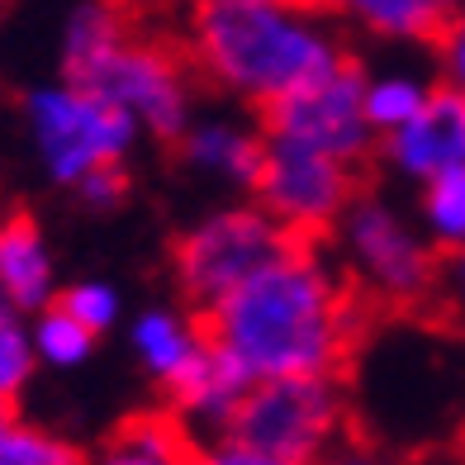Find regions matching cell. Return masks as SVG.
Listing matches in <instances>:
<instances>
[{"mask_svg":"<svg viewBox=\"0 0 465 465\" xmlns=\"http://www.w3.org/2000/svg\"><path fill=\"white\" fill-rule=\"evenodd\" d=\"M200 319L209 342L252 385L285 375H342L361 337V294L351 290L332 247L290 238Z\"/></svg>","mask_w":465,"mask_h":465,"instance_id":"obj_1","label":"cell"},{"mask_svg":"<svg viewBox=\"0 0 465 465\" xmlns=\"http://www.w3.org/2000/svg\"><path fill=\"white\" fill-rule=\"evenodd\" d=\"M351 53L323 0H195L190 67L204 86L266 110L328 76Z\"/></svg>","mask_w":465,"mask_h":465,"instance_id":"obj_2","label":"cell"},{"mask_svg":"<svg viewBox=\"0 0 465 465\" xmlns=\"http://www.w3.org/2000/svg\"><path fill=\"white\" fill-rule=\"evenodd\" d=\"M337 266L347 271L361 304L380 309H418L437 294L441 252L422 232L418 214H404L394 200L361 190L347 214L328 232Z\"/></svg>","mask_w":465,"mask_h":465,"instance_id":"obj_3","label":"cell"},{"mask_svg":"<svg viewBox=\"0 0 465 465\" xmlns=\"http://www.w3.org/2000/svg\"><path fill=\"white\" fill-rule=\"evenodd\" d=\"M25 134L34 162L62 190H76L100 166H129L143 129L91 81L57 76L25 95Z\"/></svg>","mask_w":465,"mask_h":465,"instance_id":"obj_4","label":"cell"},{"mask_svg":"<svg viewBox=\"0 0 465 465\" xmlns=\"http://www.w3.org/2000/svg\"><path fill=\"white\" fill-rule=\"evenodd\" d=\"M228 437L285 465H319L347 441V390L337 375L257 380Z\"/></svg>","mask_w":465,"mask_h":465,"instance_id":"obj_5","label":"cell"},{"mask_svg":"<svg viewBox=\"0 0 465 465\" xmlns=\"http://www.w3.org/2000/svg\"><path fill=\"white\" fill-rule=\"evenodd\" d=\"M285 242H290V232L257 200L204 209L172 247L176 290L185 294L190 309L204 313L228 290H238L252 271H262Z\"/></svg>","mask_w":465,"mask_h":465,"instance_id":"obj_6","label":"cell"},{"mask_svg":"<svg viewBox=\"0 0 465 465\" xmlns=\"http://www.w3.org/2000/svg\"><path fill=\"white\" fill-rule=\"evenodd\" d=\"M356 195H361V166L337 162L328 153H313L304 143L266 138V157H262L257 185H252V200L290 238L323 242Z\"/></svg>","mask_w":465,"mask_h":465,"instance_id":"obj_7","label":"cell"},{"mask_svg":"<svg viewBox=\"0 0 465 465\" xmlns=\"http://www.w3.org/2000/svg\"><path fill=\"white\" fill-rule=\"evenodd\" d=\"M262 129H266V138L304 143L313 153H328L337 162L366 166L380 147V134L371 129V114H366V67L356 57H347L328 76L290 91L276 104H266Z\"/></svg>","mask_w":465,"mask_h":465,"instance_id":"obj_8","label":"cell"},{"mask_svg":"<svg viewBox=\"0 0 465 465\" xmlns=\"http://www.w3.org/2000/svg\"><path fill=\"white\" fill-rule=\"evenodd\" d=\"M100 86L143 134L176 143L195 119V67L153 38H124V44L86 76Z\"/></svg>","mask_w":465,"mask_h":465,"instance_id":"obj_9","label":"cell"},{"mask_svg":"<svg viewBox=\"0 0 465 465\" xmlns=\"http://www.w3.org/2000/svg\"><path fill=\"white\" fill-rule=\"evenodd\" d=\"M375 157L385 162L390 176L409 185H422L441 172H451V166H465V95L437 81L428 104L409 124H399L394 134L380 138Z\"/></svg>","mask_w":465,"mask_h":465,"instance_id":"obj_10","label":"cell"},{"mask_svg":"<svg viewBox=\"0 0 465 465\" xmlns=\"http://www.w3.org/2000/svg\"><path fill=\"white\" fill-rule=\"evenodd\" d=\"M176 153L185 172H195L214 185L252 190L266 157V129H252V124L228 119V114H195L190 129L176 138Z\"/></svg>","mask_w":465,"mask_h":465,"instance_id":"obj_11","label":"cell"},{"mask_svg":"<svg viewBox=\"0 0 465 465\" xmlns=\"http://www.w3.org/2000/svg\"><path fill=\"white\" fill-rule=\"evenodd\" d=\"M200 309H176V304H153L134 313L129 323V351L143 366L147 380H157L162 390H176L181 380L200 366V356L209 351L204 319H195Z\"/></svg>","mask_w":465,"mask_h":465,"instance_id":"obj_12","label":"cell"},{"mask_svg":"<svg viewBox=\"0 0 465 465\" xmlns=\"http://www.w3.org/2000/svg\"><path fill=\"white\" fill-rule=\"evenodd\" d=\"M252 390V380L228 361V356L209 342V351L200 356V366L190 371L176 390H166V409H172L200 441L204 437H223L238 418L242 399Z\"/></svg>","mask_w":465,"mask_h":465,"instance_id":"obj_13","label":"cell"},{"mask_svg":"<svg viewBox=\"0 0 465 465\" xmlns=\"http://www.w3.org/2000/svg\"><path fill=\"white\" fill-rule=\"evenodd\" d=\"M0 290L25 313L57 304V262L48 232L29 214H0Z\"/></svg>","mask_w":465,"mask_h":465,"instance_id":"obj_14","label":"cell"},{"mask_svg":"<svg viewBox=\"0 0 465 465\" xmlns=\"http://www.w3.org/2000/svg\"><path fill=\"white\" fill-rule=\"evenodd\" d=\"M200 437L172 409H147L124 418L119 428L86 451V465H195Z\"/></svg>","mask_w":465,"mask_h":465,"instance_id":"obj_15","label":"cell"},{"mask_svg":"<svg viewBox=\"0 0 465 465\" xmlns=\"http://www.w3.org/2000/svg\"><path fill=\"white\" fill-rule=\"evenodd\" d=\"M342 25L380 44H437L465 0H323Z\"/></svg>","mask_w":465,"mask_h":465,"instance_id":"obj_16","label":"cell"},{"mask_svg":"<svg viewBox=\"0 0 465 465\" xmlns=\"http://www.w3.org/2000/svg\"><path fill=\"white\" fill-rule=\"evenodd\" d=\"M124 38H129V25H124L114 0H76L67 25H62V38H57L62 76L86 81Z\"/></svg>","mask_w":465,"mask_h":465,"instance_id":"obj_17","label":"cell"},{"mask_svg":"<svg viewBox=\"0 0 465 465\" xmlns=\"http://www.w3.org/2000/svg\"><path fill=\"white\" fill-rule=\"evenodd\" d=\"M437 91L432 76H422L413 67H385V72H366V114H371V129L385 138L394 134L399 124H409L428 95Z\"/></svg>","mask_w":465,"mask_h":465,"instance_id":"obj_18","label":"cell"},{"mask_svg":"<svg viewBox=\"0 0 465 465\" xmlns=\"http://www.w3.org/2000/svg\"><path fill=\"white\" fill-rule=\"evenodd\" d=\"M38 375L34 351V313H25L0 290V409H15Z\"/></svg>","mask_w":465,"mask_h":465,"instance_id":"obj_19","label":"cell"},{"mask_svg":"<svg viewBox=\"0 0 465 465\" xmlns=\"http://www.w3.org/2000/svg\"><path fill=\"white\" fill-rule=\"evenodd\" d=\"M418 223L432 238L437 252L465 247V166H451L432 181L418 185Z\"/></svg>","mask_w":465,"mask_h":465,"instance_id":"obj_20","label":"cell"},{"mask_svg":"<svg viewBox=\"0 0 465 465\" xmlns=\"http://www.w3.org/2000/svg\"><path fill=\"white\" fill-rule=\"evenodd\" d=\"M0 465H86V451L72 437L10 409L0 418Z\"/></svg>","mask_w":465,"mask_h":465,"instance_id":"obj_21","label":"cell"},{"mask_svg":"<svg viewBox=\"0 0 465 465\" xmlns=\"http://www.w3.org/2000/svg\"><path fill=\"white\" fill-rule=\"evenodd\" d=\"M95 342L100 332H91L86 323L76 319V313H67L62 304H48L34 313V351H38V366L48 371H76L86 366L95 356Z\"/></svg>","mask_w":465,"mask_h":465,"instance_id":"obj_22","label":"cell"},{"mask_svg":"<svg viewBox=\"0 0 465 465\" xmlns=\"http://www.w3.org/2000/svg\"><path fill=\"white\" fill-rule=\"evenodd\" d=\"M57 304L76 313L91 332H110L124 319V294L104 281H76V285H62L57 290Z\"/></svg>","mask_w":465,"mask_h":465,"instance_id":"obj_23","label":"cell"},{"mask_svg":"<svg viewBox=\"0 0 465 465\" xmlns=\"http://www.w3.org/2000/svg\"><path fill=\"white\" fill-rule=\"evenodd\" d=\"M432 53H437V81L451 86L456 95H465V10L437 34Z\"/></svg>","mask_w":465,"mask_h":465,"instance_id":"obj_24","label":"cell"},{"mask_svg":"<svg viewBox=\"0 0 465 465\" xmlns=\"http://www.w3.org/2000/svg\"><path fill=\"white\" fill-rule=\"evenodd\" d=\"M195 465H285V460L266 456V451H257V447H247V441H238V437L223 432V437H204V441H200Z\"/></svg>","mask_w":465,"mask_h":465,"instance_id":"obj_25","label":"cell"},{"mask_svg":"<svg viewBox=\"0 0 465 465\" xmlns=\"http://www.w3.org/2000/svg\"><path fill=\"white\" fill-rule=\"evenodd\" d=\"M124 190H129V176H124V166H100V172H91L86 181H81L72 195L86 204V209H114L124 200Z\"/></svg>","mask_w":465,"mask_h":465,"instance_id":"obj_26","label":"cell"},{"mask_svg":"<svg viewBox=\"0 0 465 465\" xmlns=\"http://www.w3.org/2000/svg\"><path fill=\"white\" fill-rule=\"evenodd\" d=\"M437 294H441V300H447L451 309L465 313V247L441 252V281H437Z\"/></svg>","mask_w":465,"mask_h":465,"instance_id":"obj_27","label":"cell"},{"mask_svg":"<svg viewBox=\"0 0 465 465\" xmlns=\"http://www.w3.org/2000/svg\"><path fill=\"white\" fill-rule=\"evenodd\" d=\"M319 465H394V460L380 456L375 447H347V441H342V447H337L328 460H319Z\"/></svg>","mask_w":465,"mask_h":465,"instance_id":"obj_28","label":"cell"},{"mask_svg":"<svg viewBox=\"0 0 465 465\" xmlns=\"http://www.w3.org/2000/svg\"><path fill=\"white\" fill-rule=\"evenodd\" d=\"M5 413H10V409H0V418H5Z\"/></svg>","mask_w":465,"mask_h":465,"instance_id":"obj_29","label":"cell"}]
</instances>
